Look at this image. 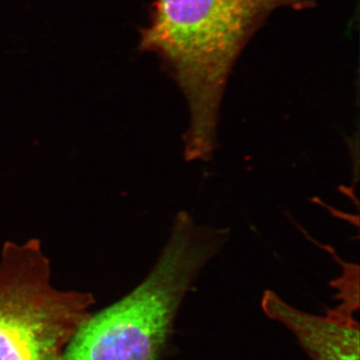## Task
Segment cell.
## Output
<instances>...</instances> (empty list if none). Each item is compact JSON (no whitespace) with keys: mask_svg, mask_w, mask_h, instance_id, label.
Masks as SVG:
<instances>
[{"mask_svg":"<svg viewBox=\"0 0 360 360\" xmlns=\"http://www.w3.org/2000/svg\"><path fill=\"white\" fill-rule=\"evenodd\" d=\"M229 236V229L196 224L188 213L180 212L148 276L117 302L90 314L71 338L63 360L160 359L182 300Z\"/></svg>","mask_w":360,"mask_h":360,"instance_id":"7a4b0ae2","label":"cell"},{"mask_svg":"<svg viewBox=\"0 0 360 360\" xmlns=\"http://www.w3.org/2000/svg\"><path fill=\"white\" fill-rule=\"evenodd\" d=\"M264 312L295 335L314 360H359V324L354 316L336 309L326 316L309 314L291 307L274 291L262 300Z\"/></svg>","mask_w":360,"mask_h":360,"instance_id":"277c9868","label":"cell"},{"mask_svg":"<svg viewBox=\"0 0 360 360\" xmlns=\"http://www.w3.org/2000/svg\"><path fill=\"white\" fill-rule=\"evenodd\" d=\"M315 0H155L139 49L155 54L188 105L186 161H210L220 106L241 52L276 11H307Z\"/></svg>","mask_w":360,"mask_h":360,"instance_id":"6da1fadb","label":"cell"},{"mask_svg":"<svg viewBox=\"0 0 360 360\" xmlns=\"http://www.w3.org/2000/svg\"><path fill=\"white\" fill-rule=\"evenodd\" d=\"M41 243L7 241L0 255V360H63L94 296L53 288Z\"/></svg>","mask_w":360,"mask_h":360,"instance_id":"3957f363","label":"cell"}]
</instances>
